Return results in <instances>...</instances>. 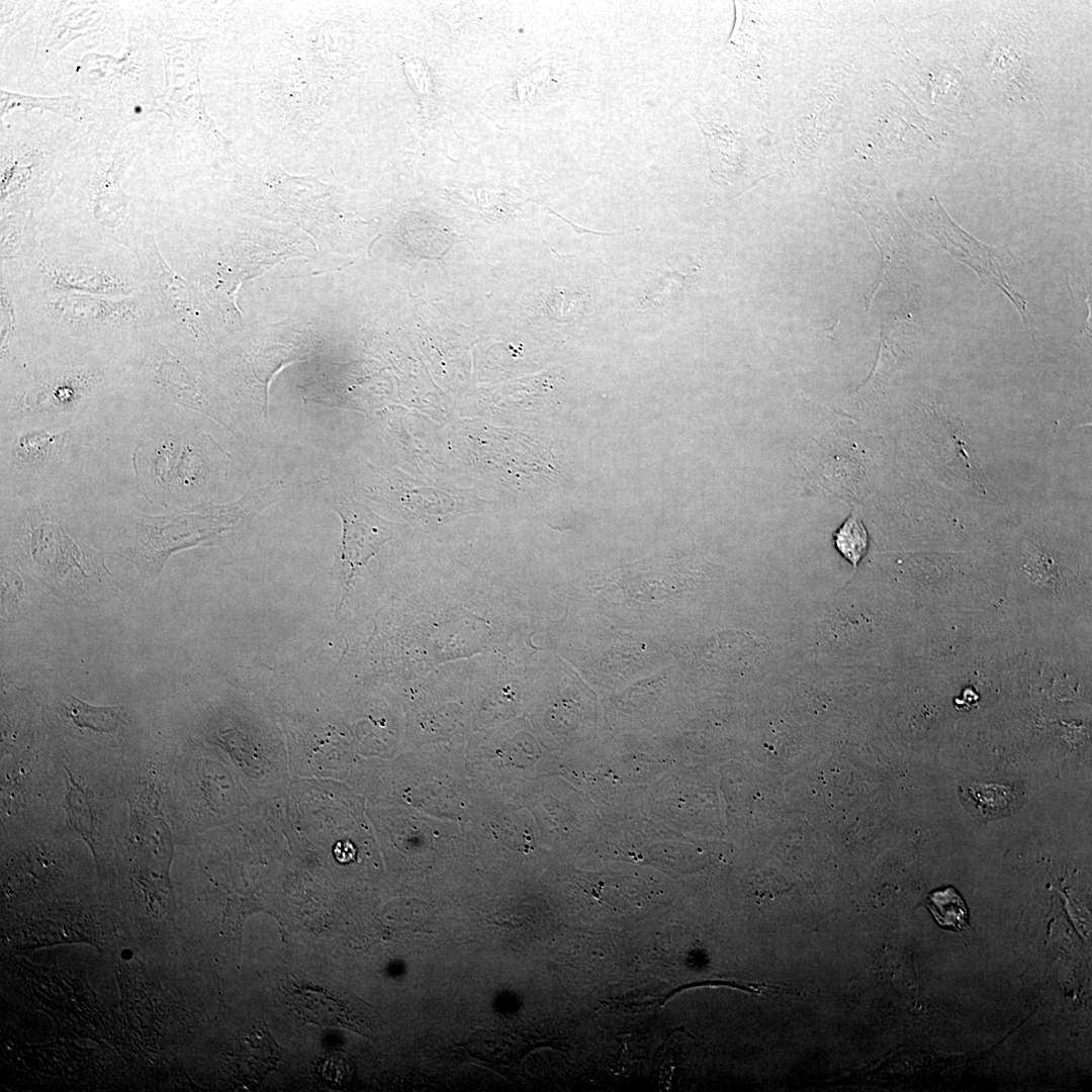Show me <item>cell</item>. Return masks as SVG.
I'll return each instance as SVG.
<instances>
[{
  "label": "cell",
  "mask_w": 1092,
  "mask_h": 1092,
  "mask_svg": "<svg viewBox=\"0 0 1092 1092\" xmlns=\"http://www.w3.org/2000/svg\"><path fill=\"white\" fill-rule=\"evenodd\" d=\"M928 217L933 235L943 245L944 249L958 260L972 267L982 279L984 278V281L999 287L1016 305L1026 330L1033 331L1032 322L1026 310L1025 299L1009 283L997 252L991 247L978 242L958 226L941 208L936 197H932L929 201Z\"/></svg>",
  "instance_id": "5"
},
{
  "label": "cell",
  "mask_w": 1092,
  "mask_h": 1092,
  "mask_svg": "<svg viewBox=\"0 0 1092 1092\" xmlns=\"http://www.w3.org/2000/svg\"><path fill=\"white\" fill-rule=\"evenodd\" d=\"M328 994L315 990L301 988L289 995V1001L295 1010L305 1019L320 1021L324 1024L342 1022L339 1012L338 1001L333 1000Z\"/></svg>",
  "instance_id": "12"
},
{
  "label": "cell",
  "mask_w": 1092,
  "mask_h": 1092,
  "mask_svg": "<svg viewBox=\"0 0 1092 1092\" xmlns=\"http://www.w3.org/2000/svg\"><path fill=\"white\" fill-rule=\"evenodd\" d=\"M29 549L36 574L60 596L92 600L101 586H111L102 553L73 540L55 521L33 523Z\"/></svg>",
  "instance_id": "3"
},
{
  "label": "cell",
  "mask_w": 1092,
  "mask_h": 1092,
  "mask_svg": "<svg viewBox=\"0 0 1092 1092\" xmlns=\"http://www.w3.org/2000/svg\"><path fill=\"white\" fill-rule=\"evenodd\" d=\"M246 1044L247 1079L257 1081L273 1068L279 1060L280 1051L270 1035L264 1032H256L247 1037Z\"/></svg>",
  "instance_id": "13"
},
{
  "label": "cell",
  "mask_w": 1092,
  "mask_h": 1092,
  "mask_svg": "<svg viewBox=\"0 0 1092 1092\" xmlns=\"http://www.w3.org/2000/svg\"><path fill=\"white\" fill-rule=\"evenodd\" d=\"M62 705L67 717L81 729L112 733L117 731L122 723L119 707L91 706L73 695H67Z\"/></svg>",
  "instance_id": "10"
},
{
  "label": "cell",
  "mask_w": 1092,
  "mask_h": 1092,
  "mask_svg": "<svg viewBox=\"0 0 1092 1092\" xmlns=\"http://www.w3.org/2000/svg\"><path fill=\"white\" fill-rule=\"evenodd\" d=\"M238 511V506H231L172 517L133 513L115 553L132 562L143 578L154 579L173 552L205 544L230 529Z\"/></svg>",
  "instance_id": "1"
},
{
  "label": "cell",
  "mask_w": 1092,
  "mask_h": 1092,
  "mask_svg": "<svg viewBox=\"0 0 1092 1092\" xmlns=\"http://www.w3.org/2000/svg\"><path fill=\"white\" fill-rule=\"evenodd\" d=\"M52 20L42 22L37 33L36 48L33 61L47 63L54 58L65 46L78 35H86L95 32L99 28V22L103 16V6L97 2H88L82 15L77 19L80 2H58Z\"/></svg>",
  "instance_id": "6"
},
{
  "label": "cell",
  "mask_w": 1092,
  "mask_h": 1092,
  "mask_svg": "<svg viewBox=\"0 0 1092 1092\" xmlns=\"http://www.w3.org/2000/svg\"><path fill=\"white\" fill-rule=\"evenodd\" d=\"M34 2H1V52L12 36L20 29V22Z\"/></svg>",
  "instance_id": "16"
},
{
  "label": "cell",
  "mask_w": 1092,
  "mask_h": 1092,
  "mask_svg": "<svg viewBox=\"0 0 1092 1092\" xmlns=\"http://www.w3.org/2000/svg\"><path fill=\"white\" fill-rule=\"evenodd\" d=\"M67 792L63 802L70 827L87 843L95 858L97 837L96 817L86 789L75 781L67 769Z\"/></svg>",
  "instance_id": "9"
},
{
  "label": "cell",
  "mask_w": 1092,
  "mask_h": 1092,
  "mask_svg": "<svg viewBox=\"0 0 1092 1092\" xmlns=\"http://www.w3.org/2000/svg\"><path fill=\"white\" fill-rule=\"evenodd\" d=\"M17 107H20L24 112H31L33 109L40 108L41 110L51 111L61 117L69 118L72 122L80 124L85 121L93 120L90 116L95 115L81 96H27L1 89V117L9 110Z\"/></svg>",
  "instance_id": "7"
},
{
  "label": "cell",
  "mask_w": 1092,
  "mask_h": 1092,
  "mask_svg": "<svg viewBox=\"0 0 1092 1092\" xmlns=\"http://www.w3.org/2000/svg\"><path fill=\"white\" fill-rule=\"evenodd\" d=\"M131 956H132V953H131V951L129 949H124L121 952V957L123 958V960H129L131 958Z\"/></svg>",
  "instance_id": "19"
},
{
  "label": "cell",
  "mask_w": 1092,
  "mask_h": 1092,
  "mask_svg": "<svg viewBox=\"0 0 1092 1092\" xmlns=\"http://www.w3.org/2000/svg\"><path fill=\"white\" fill-rule=\"evenodd\" d=\"M63 437L64 434L51 435L44 431L27 433L18 439L15 455L24 463L43 462L53 455Z\"/></svg>",
  "instance_id": "15"
},
{
  "label": "cell",
  "mask_w": 1092,
  "mask_h": 1092,
  "mask_svg": "<svg viewBox=\"0 0 1092 1092\" xmlns=\"http://www.w3.org/2000/svg\"><path fill=\"white\" fill-rule=\"evenodd\" d=\"M333 506L343 524L337 560L342 587L341 607L362 567L378 553L387 540L393 538L395 526L340 489H334Z\"/></svg>",
  "instance_id": "4"
},
{
  "label": "cell",
  "mask_w": 1092,
  "mask_h": 1092,
  "mask_svg": "<svg viewBox=\"0 0 1092 1092\" xmlns=\"http://www.w3.org/2000/svg\"><path fill=\"white\" fill-rule=\"evenodd\" d=\"M961 799L973 815L995 819L1011 812L1017 801L1016 792L1009 786L972 783L961 787Z\"/></svg>",
  "instance_id": "8"
},
{
  "label": "cell",
  "mask_w": 1092,
  "mask_h": 1092,
  "mask_svg": "<svg viewBox=\"0 0 1092 1092\" xmlns=\"http://www.w3.org/2000/svg\"><path fill=\"white\" fill-rule=\"evenodd\" d=\"M1 198L41 176L54 175L70 156L79 131L77 123L36 112H22L1 122Z\"/></svg>",
  "instance_id": "2"
},
{
  "label": "cell",
  "mask_w": 1092,
  "mask_h": 1092,
  "mask_svg": "<svg viewBox=\"0 0 1092 1092\" xmlns=\"http://www.w3.org/2000/svg\"><path fill=\"white\" fill-rule=\"evenodd\" d=\"M839 325H840V321H838V322H837L836 324H834V325H833L832 327H830V328H825V329H817V330H816V335H815V337H817V336H819V335H821V334H825V337H827V338H832V337H833V335H834V333H835V331L837 330V327H838Z\"/></svg>",
  "instance_id": "18"
},
{
  "label": "cell",
  "mask_w": 1092,
  "mask_h": 1092,
  "mask_svg": "<svg viewBox=\"0 0 1092 1092\" xmlns=\"http://www.w3.org/2000/svg\"><path fill=\"white\" fill-rule=\"evenodd\" d=\"M60 279L59 282L65 286L80 287L100 292L118 291L119 287H121V285L116 283H108V277L100 274H91L87 270H68L65 271Z\"/></svg>",
  "instance_id": "17"
},
{
  "label": "cell",
  "mask_w": 1092,
  "mask_h": 1092,
  "mask_svg": "<svg viewBox=\"0 0 1092 1092\" xmlns=\"http://www.w3.org/2000/svg\"><path fill=\"white\" fill-rule=\"evenodd\" d=\"M838 552L855 569L868 549V533L860 519L852 513L834 533Z\"/></svg>",
  "instance_id": "14"
},
{
  "label": "cell",
  "mask_w": 1092,
  "mask_h": 1092,
  "mask_svg": "<svg viewBox=\"0 0 1092 1092\" xmlns=\"http://www.w3.org/2000/svg\"><path fill=\"white\" fill-rule=\"evenodd\" d=\"M926 905L940 926L960 932L968 928L966 904L953 887L932 891L927 896Z\"/></svg>",
  "instance_id": "11"
}]
</instances>
